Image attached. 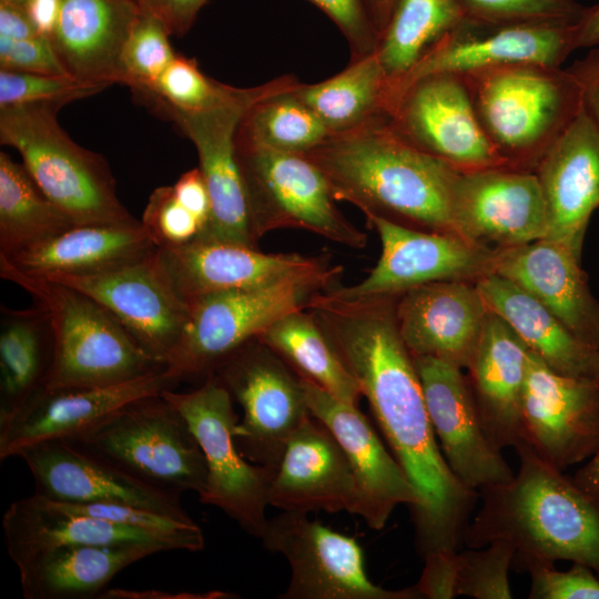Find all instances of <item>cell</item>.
<instances>
[{
  "instance_id": "32",
  "label": "cell",
  "mask_w": 599,
  "mask_h": 599,
  "mask_svg": "<svg viewBox=\"0 0 599 599\" xmlns=\"http://www.w3.org/2000/svg\"><path fill=\"white\" fill-rule=\"evenodd\" d=\"M156 246L141 221L77 225L12 257L0 256L37 277L91 275L139 261Z\"/></svg>"
},
{
  "instance_id": "14",
  "label": "cell",
  "mask_w": 599,
  "mask_h": 599,
  "mask_svg": "<svg viewBox=\"0 0 599 599\" xmlns=\"http://www.w3.org/2000/svg\"><path fill=\"white\" fill-rule=\"evenodd\" d=\"M382 253L367 277L345 286L338 282L327 291L342 298L398 296L406 291L439 281L476 283L496 273L500 248L473 242L458 234L406 227L369 217Z\"/></svg>"
},
{
  "instance_id": "42",
  "label": "cell",
  "mask_w": 599,
  "mask_h": 599,
  "mask_svg": "<svg viewBox=\"0 0 599 599\" xmlns=\"http://www.w3.org/2000/svg\"><path fill=\"white\" fill-rule=\"evenodd\" d=\"M169 35L160 21L139 12L122 53L123 84L134 94L149 89L176 57Z\"/></svg>"
},
{
  "instance_id": "18",
  "label": "cell",
  "mask_w": 599,
  "mask_h": 599,
  "mask_svg": "<svg viewBox=\"0 0 599 599\" xmlns=\"http://www.w3.org/2000/svg\"><path fill=\"white\" fill-rule=\"evenodd\" d=\"M575 26L554 21L496 22L465 17L390 92L387 111L406 87L428 74H466L517 62L560 67L576 50Z\"/></svg>"
},
{
  "instance_id": "2",
  "label": "cell",
  "mask_w": 599,
  "mask_h": 599,
  "mask_svg": "<svg viewBox=\"0 0 599 599\" xmlns=\"http://www.w3.org/2000/svg\"><path fill=\"white\" fill-rule=\"evenodd\" d=\"M304 155L322 171L334 199L355 205L366 219L459 235L454 217L459 171L403 140L387 118L331 134Z\"/></svg>"
},
{
  "instance_id": "45",
  "label": "cell",
  "mask_w": 599,
  "mask_h": 599,
  "mask_svg": "<svg viewBox=\"0 0 599 599\" xmlns=\"http://www.w3.org/2000/svg\"><path fill=\"white\" fill-rule=\"evenodd\" d=\"M141 223L158 248L191 243L203 231V224L180 201L173 185L160 186L152 192Z\"/></svg>"
},
{
  "instance_id": "51",
  "label": "cell",
  "mask_w": 599,
  "mask_h": 599,
  "mask_svg": "<svg viewBox=\"0 0 599 599\" xmlns=\"http://www.w3.org/2000/svg\"><path fill=\"white\" fill-rule=\"evenodd\" d=\"M207 0H132L140 12L160 21L169 34L184 35Z\"/></svg>"
},
{
  "instance_id": "30",
  "label": "cell",
  "mask_w": 599,
  "mask_h": 599,
  "mask_svg": "<svg viewBox=\"0 0 599 599\" xmlns=\"http://www.w3.org/2000/svg\"><path fill=\"white\" fill-rule=\"evenodd\" d=\"M529 349L512 328L488 311L467 379L484 428L499 449L521 440V396Z\"/></svg>"
},
{
  "instance_id": "26",
  "label": "cell",
  "mask_w": 599,
  "mask_h": 599,
  "mask_svg": "<svg viewBox=\"0 0 599 599\" xmlns=\"http://www.w3.org/2000/svg\"><path fill=\"white\" fill-rule=\"evenodd\" d=\"M534 172L546 204V237L581 253L589 220L599 207V130L583 105Z\"/></svg>"
},
{
  "instance_id": "5",
  "label": "cell",
  "mask_w": 599,
  "mask_h": 599,
  "mask_svg": "<svg viewBox=\"0 0 599 599\" xmlns=\"http://www.w3.org/2000/svg\"><path fill=\"white\" fill-rule=\"evenodd\" d=\"M0 275L34 300L53 332L44 388H90L129 382L165 367L150 357L99 302L69 285L24 274L0 260Z\"/></svg>"
},
{
  "instance_id": "19",
  "label": "cell",
  "mask_w": 599,
  "mask_h": 599,
  "mask_svg": "<svg viewBox=\"0 0 599 599\" xmlns=\"http://www.w3.org/2000/svg\"><path fill=\"white\" fill-rule=\"evenodd\" d=\"M18 457L34 478V494L44 498L71 504H123L194 522L180 493L126 474L75 440L38 444L23 449Z\"/></svg>"
},
{
  "instance_id": "9",
  "label": "cell",
  "mask_w": 599,
  "mask_h": 599,
  "mask_svg": "<svg viewBox=\"0 0 599 599\" xmlns=\"http://www.w3.org/2000/svg\"><path fill=\"white\" fill-rule=\"evenodd\" d=\"M235 149L256 243L271 231L296 229L356 250L366 245L367 235L337 209L326 177L307 156L236 141Z\"/></svg>"
},
{
  "instance_id": "53",
  "label": "cell",
  "mask_w": 599,
  "mask_h": 599,
  "mask_svg": "<svg viewBox=\"0 0 599 599\" xmlns=\"http://www.w3.org/2000/svg\"><path fill=\"white\" fill-rule=\"evenodd\" d=\"M568 69L580 82L582 105L599 130V49L591 50Z\"/></svg>"
},
{
  "instance_id": "12",
  "label": "cell",
  "mask_w": 599,
  "mask_h": 599,
  "mask_svg": "<svg viewBox=\"0 0 599 599\" xmlns=\"http://www.w3.org/2000/svg\"><path fill=\"white\" fill-rule=\"evenodd\" d=\"M282 511L268 519L263 546L281 554L291 580L282 599H420L414 586L399 590L374 583L365 569L363 549L354 537L307 516Z\"/></svg>"
},
{
  "instance_id": "56",
  "label": "cell",
  "mask_w": 599,
  "mask_h": 599,
  "mask_svg": "<svg viewBox=\"0 0 599 599\" xmlns=\"http://www.w3.org/2000/svg\"><path fill=\"white\" fill-rule=\"evenodd\" d=\"M575 49L599 44V3L586 7L581 19L575 26Z\"/></svg>"
},
{
  "instance_id": "41",
  "label": "cell",
  "mask_w": 599,
  "mask_h": 599,
  "mask_svg": "<svg viewBox=\"0 0 599 599\" xmlns=\"http://www.w3.org/2000/svg\"><path fill=\"white\" fill-rule=\"evenodd\" d=\"M242 92V88L217 82L204 74L194 59L176 54L159 79L135 95L164 116L171 111H206L233 101Z\"/></svg>"
},
{
  "instance_id": "20",
  "label": "cell",
  "mask_w": 599,
  "mask_h": 599,
  "mask_svg": "<svg viewBox=\"0 0 599 599\" xmlns=\"http://www.w3.org/2000/svg\"><path fill=\"white\" fill-rule=\"evenodd\" d=\"M413 358L434 433L454 475L476 491L510 480L515 473L488 437L463 368L433 356Z\"/></svg>"
},
{
  "instance_id": "15",
  "label": "cell",
  "mask_w": 599,
  "mask_h": 599,
  "mask_svg": "<svg viewBox=\"0 0 599 599\" xmlns=\"http://www.w3.org/2000/svg\"><path fill=\"white\" fill-rule=\"evenodd\" d=\"M387 123L410 145L458 171L509 167L486 138L460 74L417 79L393 101Z\"/></svg>"
},
{
  "instance_id": "23",
  "label": "cell",
  "mask_w": 599,
  "mask_h": 599,
  "mask_svg": "<svg viewBox=\"0 0 599 599\" xmlns=\"http://www.w3.org/2000/svg\"><path fill=\"white\" fill-rule=\"evenodd\" d=\"M302 384L311 414L332 432L349 463L356 487L352 515L382 530L397 506L407 505L413 511L418 494L367 417L315 384L305 379Z\"/></svg>"
},
{
  "instance_id": "47",
  "label": "cell",
  "mask_w": 599,
  "mask_h": 599,
  "mask_svg": "<svg viewBox=\"0 0 599 599\" xmlns=\"http://www.w3.org/2000/svg\"><path fill=\"white\" fill-rule=\"evenodd\" d=\"M530 576V599H599V578L586 565L572 562L565 571L535 565Z\"/></svg>"
},
{
  "instance_id": "59",
  "label": "cell",
  "mask_w": 599,
  "mask_h": 599,
  "mask_svg": "<svg viewBox=\"0 0 599 599\" xmlns=\"http://www.w3.org/2000/svg\"><path fill=\"white\" fill-rule=\"evenodd\" d=\"M28 0H0V2H4L14 7L24 8Z\"/></svg>"
},
{
  "instance_id": "17",
  "label": "cell",
  "mask_w": 599,
  "mask_h": 599,
  "mask_svg": "<svg viewBox=\"0 0 599 599\" xmlns=\"http://www.w3.org/2000/svg\"><path fill=\"white\" fill-rule=\"evenodd\" d=\"M79 290L105 307L154 361L165 366L189 322V306L156 254L91 275L44 277Z\"/></svg>"
},
{
  "instance_id": "58",
  "label": "cell",
  "mask_w": 599,
  "mask_h": 599,
  "mask_svg": "<svg viewBox=\"0 0 599 599\" xmlns=\"http://www.w3.org/2000/svg\"><path fill=\"white\" fill-rule=\"evenodd\" d=\"M370 12L372 19L375 23V27L378 31V37L385 26L388 22V19L392 14V11L395 7L397 0H365Z\"/></svg>"
},
{
  "instance_id": "46",
  "label": "cell",
  "mask_w": 599,
  "mask_h": 599,
  "mask_svg": "<svg viewBox=\"0 0 599 599\" xmlns=\"http://www.w3.org/2000/svg\"><path fill=\"white\" fill-rule=\"evenodd\" d=\"M466 17L496 22L577 23L586 7L575 0H456Z\"/></svg>"
},
{
  "instance_id": "33",
  "label": "cell",
  "mask_w": 599,
  "mask_h": 599,
  "mask_svg": "<svg viewBox=\"0 0 599 599\" xmlns=\"http://www.w3.org/2000/svg\"><path fill=\"white\" fill-rule=\"evenodd\" d=\"M476 286L488 311L501 317L552 370L599 378V348L577 338L552 313L511 281L496 273Z\"/></svg>"
},
{
  "instance_id": "25",
  "label": "cell",
  "mask_w": 599,
  "mask_h": 599,
  "mask_svg": "<svg viewBox=\"0 0 599 599\" xmlns=\"http://www.w3.org/2000/svg\"><path fill=\"white\" fill-rule=\"evenodd\" d=\"M488 308L476 283L439 281L397 297L399 334L413 356H433L467 367L479 341Z\"/></svg>"
},
{
  "instance_id": "54",
  "label": "cell",
  "mask_w": 599,
  "mask_h": 599,
  "mask_svg": "<svg viewBox=\"0 0 599 599\" xmlns=\"http://www.w3.org/2000/svg\"><path fill=\"white\" fill-rule=\"evenodd\" d=\"M39 34L22 8L0 2V37L27 39Z\"/></svg>"
},
{
  "instance_id": "24",
  "label": "cell",
  "mask_w": 599,
  "mask_h": 599,
  "mask_svg": "<svg viewBox=\"0 0 599 599\" xmlns=\"http://www.w3.org/2000/svg\"><path fill=\"white\" fill-rule=\"evenodd\" d=\"M173 288L187 304L204 295L272 284L331 267L324 256L263 253L257 247L195 240L175 247H156Z\"/></svg>"
},
{
  "instance_id": "39",
  "label": "cell",
  "mask_w": 599,
  "mask_h": 599,
  "mask_svg": "<svg viewBox=\"0 0 599 599\" xmlns=\"http://www.w3.org/2000/svg\"><path fill=\"white\" fill-rule=\"evenodd\" d=\"M72 226L24 165L0 152V256L12 257Z\"/></svg>"
},
{
  "instance_id": "10",
  "label": "cell",
  "mask_w": 599,
  "mask_h": 599,
  "mask_svg": "<svg viewBox=\"0 0 599 599\" xmlns=\"http://www.w3.org/2000/svg\"><path fill=\"white\" fill-rule=\"evenodd\" d=\"M185 418L206 460L202 504L221 509L247 534L261 538L268 518L274 473L248 461L235 441L238 418L229 390L213 375L191 392L161 394Z\"/></svg>"
},
{
  "instance_id": "8",
  "label": "cell",
  "mask_w": 599,
  "mask_h": 599,
  "mask_svg": "<svg viewBox=\"0 0 599 599\" xmlns=\"http://www.w3.org/2000/svg\"><path fill=\"white\" fill-rule=\"evenodd\" d=\"M75 440L153 486L200 495L206 460L182 414L162 395L133 400Z\"/></svg>"
},
{
  "instance_id": "29",
  "label": "cell",
  "mask_w": 599,
  "mask_h": 599,
  "mask_svg": "<svg viewBox=\"0 0 599 599\" xmlns=\"http://www.w3.org/2000/svg\"><path fill=\"white\" fill-rule=\"evenodd\" d=\"M139 12L132 0H60L50 42L67 74L123 84L122 53Z\"/></svg>"
},
{
  "instance_id": "22",
  "label": "cell",
  "mask_w": 599,
  "mask_h": 599,
  "mask_svg": "<svg viewBox=\"0 0 599 599\" xmlns=\"http://www.w3.org/2000/svg\"><path fill=\"white\" fill-rule=\"evenodd\" d=\"M459 235L498 248L524 245L548 234L546 204L531 171L491 167L459 171L454 185Z\"/></svg>"
},
{
  "instance_id": "27",
  "label": "cell",
  "mask_w": 599,
  "mask_h": 599,
  "mask_svg": "<svg viewBox=\"0 0 599 599\" xmlns=\"http://www.w3.org/2000/svg\"><path fill=\"white\" fill-rule=\"evenodd\" d=\"M580 255L544 237L500 248L496 274L536 298L577 338L599 348V301L589 288Z\"/></svg>"
},
{
  "instance_id": "44",
  "label": "cell",
  "mask_w": 599,
  "mask_h": 599,
  "mask_svg": "<svg viewBox=\"0 0 599 599\" xmlns=\"http://www.w3.org/2000/svg\"><path fill=\"white\" fill-rule=\"evenodd\" d=\"M106 85L48 75L0 69V108L48 104L63 105L102 92Z\"/></svg>"
},
{
  "instance_id": "1",
  "label": "cell",
  "mask_w": 599,
  "mask_h": 599,
  "mask_svg": "<svg viewBox=\"0 0 599 599\" xmlns=\"http://www.w3.org/2000/svg\"><path fill=\"white\" fill-rule=\"evenodd\" d=\"M395 306L392 296L332 300L318 308L316 319L418 494L419 504L410 512L416 548L424 558L458 550L479 498L444 458Z\"/></svg>"
},
{
  "instance_id": "3",
  "label": "cell",
  "mask_w": 599,
  "mask_h": 599,
  "mask_svg": "<svg viewBox=\"0 0 599 599\" xmlns=\"http://www.w3.org/2000/svg\"><path fill=\"white\" fill-rule=\"evenodd\" d=\"M515 449L518 471L508 481L478 490L480 507L463 545L481 548L504 540L516 550L511 569L517 571L565 560L586 565L599 578V500L525 441Z\"/></svg>"
},
{
  "instance_id": "16",
  "label": "cell",
  "mask_w": 599,
  "mask_h": 599,
  "mask_svg": "<svg viewBox=\"0 0 599 599\" xmlns=\"http://www.w3.org/2000/svg\"><path fill=\"white\" fill-rule=\"evenodd\" d=\"M520 415L521 440L544 461L564 471L588 460L599 448V378L557 373L529 351Z\"/></svg>"
},
{
  "instance_id": "6",
  "label": "cell",
  "mask_w": 599,
  "mask_h": 599,
  "mask_svg": "<svg viewBox=\"0 0 599 599\" xmlns=\"http://www.w3.org/2000/svg\"><path fill=\"white\" fill-rule=\"evenodd\" d=\"M60 109L48 104L0 108L1 144L20 153L37 185L74 226L135 221L116 196L104 158L77 144L61 128Z\"/></svg>"
},
{
  "instance_id": "40",
  "label": "cell",
  "mask_w": 599,
  "mask_h": 599,
  "mask_svg": "<svg viewBox=\"0 0 599 599\" xmlns=\"http://www.w3.org/2000/svg\"><path fill=\"white\" fill-rule=\"evenodd\" d=\"M298 84L252 104L238 123L235 141L296 154H305L323 143L331 134L294 93Z\"/></svg>"
},
{
  "instance_id": "28",
  "label": "cell",
  "mask_w": 599,
  "mask_h": 599,
  "mask_svg": "<svg viewBox=\"0 0 599 599\" xmlns=\"http://www.w3.org/2000/svg\"><path fill=\"white\" fill-rule=\"evenodd\" d=\"M354 476L339 443L311 415L288 440L273 475L268 505L282 511L353 514Z\"/></svg>"
},
{
  "instance_id": "36",
  "label": "cell",
  "mask_w": 599,
  "mask_h": 599,
  "mask_svg": "<svg viewBox=\"0 0 599 599\" xmlns=\"http://www.w3.org/2000/svg\"><path fill=\"white\" fill-rule=\"evenodd\" d=\"M323 122L338 134L387 116L388 82L375 54L349 61L339 73L294 90Z\"/></svg>"
},
{
  "instance_id": "57",
  "label": "cell",
  "mask_w": 599,
  "mask_h": 599,
  "mask_svg": "<svg viewBox=\"0 0 599 599\" xmlns=\"http://www.w3.org/2000/svg\"><path fill=\"white\" fill-rule=\"evenodd\" d=\"M571 477L578 487L599 500V448Z\"/></svg>"
},
{
  "instance_id": "11",
  "label": "cell",
  "mask_w": 599,
  "mask_h": 599,
  "mask_svg": "<svg viewBox=\"0 0 599 599\" xmlns=\"http://www.w3.org/2000/svg\"><path fill=\"white\" fill-rule=\"evenodd\" d=\"M212 375L242 408L235 432L240 451L275 473L288 440L312 415L302 379L257 338L231 354Z\"/></svg>"
},
{
  "instance_id": "34",
  "label": "cell",
  "mask_w": 599,
  "mask_h": 599,
  "mask_svg": "<svg viewBox=\"0 0 599 599\" xmlns=\"http://www.w3.org/2000/svg\"><path fill=\"white\" fill-rule=\"evenodd\" d=\"M149 544L77 545L40 552L18 567L27 599H88L102 595L113 577L150 555Z\"/></svg>"
},
{
  "instance_id": "21",
  "label": "cell",
  "mask_w": 599,
  "mask_h": 599,
  "mask_svg": "<svg viewBox=\"0 0 599 599\" xmlns=\"http://www.w3.org/2000/svg\"><path fill=\"white\" fill-rule=\"evenodd\" d=\"M176 384L163 367L115 385L42 388L0 417V459L18 457L38 444L79 438L124 405L161 395Z\"/></svg>"
},
{
  "instance_id": "37",
  "label": "cell",
  "mask_w": 599,
  "mask_h": 599,
  "mask_svg": "<svg viewBox=\"0 0 599 599\" xmlns=\"http://www.w3.org/2000/svg\"><path fill=\"white\" fill-rule=\"evenodd\" d=\"M257 339L273 349L298 377L357 406L362 394L355 379L306 308L283 316Z\"/></svg>"
},
{
  "instance_id": "50",
  "label": "cell",
  "mask_w": 599,
  "mask_h": 599,
  "mask_svg": "<svg viewBox=\"0 0 599 599\" xmlns=\"http://www.w3.org/2000/svg\"><path fill=\"white\" fill-rule=\"evenodd\" d=\"M458 551L444 550L424 557V570L414 586L420 599H451L457 596Z\"/></svg>"
},
{
  "instance_id": "7",
  "label": "cell",
  "mask_w": 599,
  "mask_h": 599,
  "mask_svg": "<svg viewBox=\"0 0 599 599\" xmlns=\"http://www.w3.org/2000/svg\"><path fill=\"white\" fill-rule=\"evenodd\" d=\"M331 267L272 284L204 295L189 304V322L165 364L176 383L205 379L236 349L258 338L283 316L307 307L312 297L338 282Z\"/></svg>"
},
{
  "instance_id": "35",
  "label": "cell",
  "mask_w": 599,
  "mask_h": 599,
  "mask_svg": "<svg viewBox=\"0 0 599 599\" xmlns=\"http://www.w3.org/2000/svg\"><path fill=\"white\" fill-rule=\"evenodd\" d=\"M53 332L39 305L27 309L1 308L0 417L44 388L53 362Z\"/></svg>"
},
{
  "instance_id": "48",
  "label": "cell",
  "mask_w": 599,
  "mask_h": 599,
  "mask_svg": "<svg viewBox=\"0 0 599 599\" xmlns=\"http://www.w3.org/2000/svg\"><path fill=\"white\" fill-rule=\"evenodd\" d=\"M337 26L345 37L351 61L375 52L378 31L365 0H308Z\"/></svg>"
},
{
  "instance_id": "49",
  "label": "cell",
  "mask_w": 599,
  "mask_h": 599,
  "mask_svg": "<svg viewBox=\"0 0 599 599\" xmlns=\"http://www.w3.org/2000/svg\"><path fill=\"white\" fill-rule=\"evenodd\" d=\"M0 69L68 75L54 53L50 39L41 34L27 39L0 37Z\"/></svg>"
},
{
  "instance_id": "4",
  "label": "cell",
  "mask_w": 599,
  "mask_h": 599,
  "mask_svg": "<svg viewBox=\"0 0 599 599\" xmlns=\"http://www.w3.org/2000/svg\"><path fill=\"white\" fill-rule=\"evenodd\" d=\"M460 75L486 138L512 169L534 172L582 108L568 68L517 62Z\"/></svg>"
},
{
  "instance_id": "13",
  "label": "cell",
  "mask_w": 599,
  "mask_h": 599,
  "mask_svg": "<svg viewBox=\"0 0 599 599\" xmlns=\"http://www.w3.org/2000/svg\"><path fill=\"white\" fill-rule=\"evenodd\" d=\"M297 83L296 78L283 75L254 88H245L236 99L223 105L195 113L171 111L164 115L194 144L199 169L207 187L211 211L197 240L257 246L236 156L235 133L243 114L252 104Z\"/></svg>"
},
{
  "instance_id": "52",
  "label": "cell",
  "mask_w": 599,
  "mask_h": 599,
  "mask_svg": "<svg viewBox=\"0 0 599 599\" xmlns=\"http://www.w3.org/2000/svg\"><path fill=\"white\" fill-rule=\"evenodd\" d=\"M180 201L200 220L203 230L207 223L211 204L207 187L199 167L183 173L173 184Z\"/></svg>"
},
{
  "instance_id": "31",
  "label": "cell",
  "mask_w": 599,
  "mask_h": 599,
  "mask_svg": "<svg viewBox=\"0 0 599 599\" xmlns=\"http://www.w3.org/2000/svg\"><path fill=\"white\" fill-rule=\"evenodd\" d=\"M2 528L17 567L40 552L65 546L149 544L163 551L182 550L171 538L72 512L37 494L13 501L3 514Z\"/></svg>"
},
{
  "instance_id": "55",
  "label": "cell",
  "mask_w": 599,
  "mask_h": 599,
  "mask_svg": "<svg viewBox=\"0 0 599 599\" xmlns=\"http://www.w3.org/2000/svg\"><path fill=\"white\" fill-rule=\"evenodd\" d=\"M59 7L60 0H28L23 10L37 31L50 39L57 23Z\"/></svg>"
},
{
  "instance_id": "43",
  "label": "cell",
  "mask_w": 599,
  "mask_h": 599,
  "mask_svg": "<svg viewBox=\"0 0 599 599\" xmlns=\"http://www.w3.org/2000/svg\"><path fill=\"white\" fill-rule=\"evenodd\" d=\"M516 550L504 540L458 551L457 596L476 599H510L508 572Z\"/></svg>"
},
{
  "instance_id": "38",
  "label": "cell",
  "mask_w": 599,
  "mask_h": 599,
  "mask_svg": "<svg viewBox=\"0 0 599 599\" xmlns=\"http://www.w3.org/2000/svg\"><path fill=\"white\" fill-rule=\"evenodd\" d=\"M465 17L456 0L396 1L374 52L388 82V97L428 51Z\"/></svg>"
}]
</instances>
